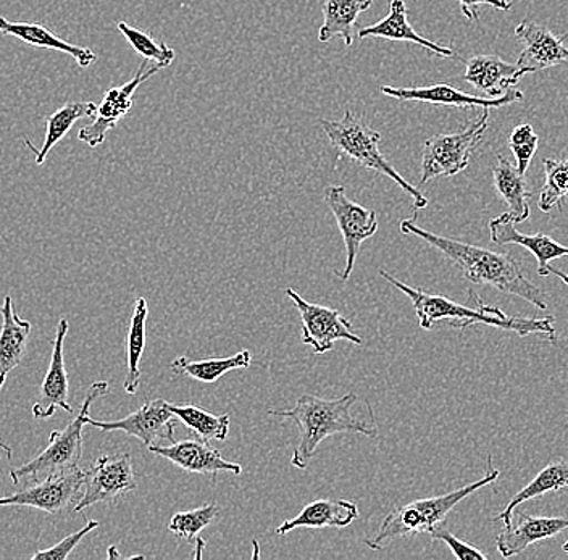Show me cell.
I'll use <instances>...</instances> for the list:
<instances>
[{
  "mask_svg": "<svg viewBox=\"0 0 568 560\" xmlns=\"http://www.w3.org/2000/svg\"><path fill=\"white\" fill-rule=\"evenodd\" d=\"M400 232L420 237L426 244L446 255L468 282L475 283V285L493 286L510 296L521 297L538 307L539 310H548V297L538 286L532 285L513 255L495 253V251L485 250L475 244L435 235V233L418 226L415 220H403Z\"/></svg>",
  "mask_w": 568,
  "mask_h": 560,
  "instance_id": "1",
  "label": "cell"
},
{
  "mask_svg": "<svg viewBox=\"0 0 568 560\" xmlns=\"http://www.w3.org/2000/svg\"><path fill=\"white\" fill-rule=\"evenodd\" d=\"M379 275L410 299L422 329H433L439 322L446 320L454 328L465 329L471 325L483 324L517 333L518 336L541 335L552 343L557 339L554 317H509L499 307L488 306L474 291H470L468 296H470L475 306L468 307L464 304L454 303L447 297L428 294L422 288H412L406 283L399 282L396 276L383 271V268L379 271Z\"/></svg>",
  "mask_w": 568,
  "mask_h": 560,
  "instance_id": "2",
  "label": "cell"
},
{
  "mask_svg": "<svg viewBox=\"0 0 568 560\" xmlns=\"http://www.w3.org/2000/svg\"><path fill=\"white\" fill-rule=\"evenodd\" d=\"M357 400L354 393H347L339 399L302 395L293 409L268 410V416L290 418L300 428V442L294 449L291 466L300 470L307 469L320 442L333 435L361 434L376 438L378 428L373 420L367 421L351 414Z\"/></svg>",
  "mask_w": 568,
  "mask_h": 560,
  "instance_id": "3",
  "label": "cell"
},
{
  "mask_svg": "<svg viewBox=\"0 0 568 560\" xmlns=\"http://www.w3.org/2000/svg\"><path fill=\"white\" fill-rule=\"evenodd\" d=\"M500 477V471L493 466V459H488V474L481 480L474 481L454 491L446 492L443 496H433V498L417 499L408 505L394 507L393 510L379 525L378 531L373 538H367L365 544L373 551L385 548L389 541L396 538L415 537V534H432L436 528L442 527L446 520L447 513L457 505H460L468 496L474 495L478 489L495 483Z\"/></svg>",
  "mask_w": 568,
  "mask_h": 560,
  "instance_id": "4",
  "label": "cell"
},
{
  "mask_svg": "<svg viewBox=\"0 0 568 560\" xmlns=\"http://www.w3.org/2000/svg\"><path fill=\"white\" fill-rule=\"evenodd\" d=\"M322 128L329 140V144L339 154L347 155L358 165L365 166V169L372 170L378 175L388 176L400 190L406 191L414 201L415 211H422L428 205L425 194L404 180L400 173L390 165L388 159L383 155L382 149H379L382 134L365 125L351 110H346L341 120H322Z\"/></svg>",
  "mask_w": 568,
  "mask_h": 560,
  "instance_id": "5",
  "label": "cell"
},
{
  "mask_svg": "<svg viewBox=\"0 0 568 560\" xmlns=\"http://www.w3.org/2000/svg\"><path fill=\"white\" fill-rule=\"evenodd\" d=\"M109 388V383L104 380L92 383L84 396L83 404H81L80 414L63 430L52 431L49 436L48 448L30 462L10 470L13 483L20 485L23 480L34 483L49 475L77 469L78 462L83 457V427L89 417V407L95 399L105 396Z\"/></svg>",
  "mask_w": 568,
  "mask_h": 560,
  "instance_id": "6",
  "label": "cell"
},
{
  "mask_svg": "<svg viewBox=\"0 0 568 560\" xmlns=\"http://www.w3.org/2000/svg\"><path fill=\"white\" fill-rule=\"evenodd\" d=\"M488 120L489 109H483L481 115L471 120L460 133L438 134L426 140L422 155L420 184L439 176H456L467 170L471 152L481 143L488 130Z\"/></svg>",
  "mask_w": 568,
  "mask_h": 560,
  "instance_id": "7",
  "label": "cell"
},
{
  "mask_svg": "<svg viewBox=\"0 0 568 560\" xmlns=\"http://www.w3.org/2000/svg\"><path fill=\"white\" fill-rule=\"evenodd\" d=\"M323 196L329 211L335 215L337 228L346 246V267L339 276L343 282H347L353 276L362 243L371 240L378 232V217L372 208L362 207L357 202L349 200L344 186H328Z\"/></svg>",
  "mask_w": 568,
  "mask_h": 560,
  "instance_id": "8",
  "label": "cell"
},
{
  "mask_svg": "<svg viewBox=\"0 0 568 560\" xmlns=\"http://www.w3.org/2000/svg\"><path fill=\"white\" fill-rule=\"evenodd\" d=\"M84 491L74 512L101 502H115L138 488L130 454H105L99 457L84 477Z\"/></svg>",
  "mask_w": 568,
  "mask_h": 560,
  "instance_id": "9",
  "label": "cell"
},
{
  "mask_svg": "<svg viewBox=\"0 0 568 560\" xmlns=\"http://www.w3.org/2000/svg\"><path fill=\"white\" fill-rule=\"evenodd\" d=\"M286 296L300 310L302 320V343L312 346L315 354L333 350L336 342H349L361 346V336L353 332V324L339 314V310L318 304L307 303L293 288L286 289Z\"/></svg>",
  "mask_w": 568,
  "mask_h": 560,
  "instance_id": "10",
  "label": "cell"
},
{
  "mask_svg": "<svg viewBox=\"0 0 568 560\" xmlns=\"http://www.w3.org/2000/svg\"><path fill=\"white\" fill-rule=\"evenodd\" d=\"M87 470L71 469L60 474L49 475L42 480L30 483V487L2 496L0 507H33L42 512L62 513L69 509L80 489L83 488Z\"/></svg>",
  "mask_w": 568,
  "mask_h": 560,
  "instance_id": "11",
  "label": "cell"
},
{
  "mask_svg": "<svg viewBox=\"0 0 568 560\" xmlns=\"http://www.w3.org/2000/svg\"><path fill=\"white\" fill-rule=\"evenodd\" d=\"M160 70H163L162 67L155 65V63L149 65L148 60H142L140 69H138L130 83L106 92L101 105H98V115L94 116V122L81 128L78 140L88 144L89 147H98V145L104 143L106 133L112 131L116 123L133 108L134 92L138 88L149 78L159 73Z\"/></svg>",
  "mask_w": 568,
  "mask_h": 560,
  "instance_id": "12",
  "label": "cell"
},
{
  "mask_svg": "<svg viewBox=\"0 0 568 560\" xmlns=\"http://www.w3.org/2000/svg\"><path fill=\"white\" fill-rule=\"evenodd\" d=\"M87 425L102 431H123L140 439L148 448L159 439L175 441L176 417L170 410V403L163 399L149 400L136 413L116 421H99L88 417Z\"/></svg>",
  "mask_w": 568,
  "mask_h": 560,
  "instance_id": "13",
  "label": "cell"
},
{
  "mask_svg": "<svg viewBox=\"0 0 568 560\" xmlns=\"http://www.w3.org/2000/svg\"><path fill=\"white\" fill-rule=\"evenodd\" d=\"M379 91L397 101L425 102V104L449 105V108L459 109H500L520 102L525 98L524 92L518 90H509L496 99L485 98V95L481 98V95L467 94V92L443 83L422 88L382 86Z\"/></svg>",
  "mask_w": 568,
  "mask_h": 560,
  "instance_id": "14",
  "label": "cell"
},
{
  "mask_svg": "<svg viewBox=\"0 0 568 560\" xmlns=\"http://www.w3.org/2000/svg\"><path fill=\"white\" fill-rule=\"evenodd\" d=\"M514 34L524 44V51L515 62L521 78L568 62V48L564 39L557 38L548 28L532 21H521Z\"/></svg>",
  "mask_w": 568,
  "mask_h": 560,
  "instance_id": "15",
  "label": "cell"
},
{
  "mask_svg": "<svg viewBox=\"0 0 568 560\" xmlns=\"http://www.w3.org/2000/svg\"><path fill=\"white\" fill-rule=\"evenodd\" d=\"M149 451L155 456L163 457L175 464L181 470L190 474L209 475L216 481V475L220 471H230V474H243V467L240 464L230 462L223 459L219 449L212 448L207 441L202 439H186V441H173L169 446H149Z\"/></svg>",
  "mask_w": 568,
  "mask_h": 560,
  "instance_id": "16",
  "label": "cell"
},
{
  "mask_svg": "<svg viewBox=\"0 0 568 560\" xmlns=\"http://www.w3.org/2000/svg\"><path fill=\"white\" fill-rule=\"evenodd\" d=\"M69 326L67 318H62L57 325L51 364H49L48 374H45L44 381H42L41 395L33 404V416L39 420H48V418L53 417L57 409L73 414V407L69 403V375H67L65 354H63Z\"/></svg>",
  "mask_w": 568,
  "mask_h": 560,
  "instance_id": "17",
  "label": "cell"
},
{
  "mask_svg": "<svg viewBox=\"0 0 568 560\" xmlns=\"http://www.w3.org/2000/svg\"><path fill=\"white\" fill-rule=\"evenodd\" d=\"M567 528L568 517H532L520 512L517 520L504 525L496 540L497 551L503 558H514L535 542L557 537Z\"/></svg>",
  "mask_w": 568,
  "mask_h": 560,
  "instance_id": "18",
  "label": "cell"
},
{
  "mask_svg": "<svg viewBox=\"0 0 568 560\" xmlns=\"http://www.w3.org/2000/svg\"><path fill=\"white\" fill-rule=\"evenodd\" d=\"M489 235L491 241L499 246L507 244H517V246L527 247L536 261H538V275L548 276L549 262L554 258L568 257V247L554 241L548 235L536 233V235H524L518 232L513 220L506 214L493 218L489 222Z\"/></svg>",
  "mask_w": 568,
  "mask_h": 560,
  "instance_id": "19",
  "label": "cell"
},
{
  "mask_svg": "<svg viewBox=\"0 0 568 560\" xmlns=\"http://www.w3.org/2000/svg\"><path fill=\"white\" fill-rule=\"evenodd\" d=\"M0 315H2V326H0V391H2L10 371L16 370L27 356L31 324L18 317L16 304L10 296L3 297Z\"/></svg>",
  "mask_w": 568,
  "mask_h": 560,
  "instance_id": "20",
  "label": "cell"
},
{
  "mask_svg": "<svg viewBox=\"0 0 568 560\" xmlns=\"http://www.w3.org/2000/svg\"><path fill=\"white\" fill-rule=\"evenodd\" d=\"M365 38H382L386 41H403L412 42V44L420 45L426 51L433 52L444 59L456 55L453 49L447 45L438 44V42L428 41V39L420 37L417 31L412 28L407 19V6L404 0H390L389 13L378 23L372 27L362 28L358 30V39Z\"/></svg>",
  "mask_w": 568,
  "mask_h": 560,
  "instance_id": "21",
  "label": "cell"
},
{
  "mask_svg": "<svg viewBox=\"0 0 568 560\" xmlns=\"http://www.w3.org/2000/svg\"><path fill=\"white\" fill-rule=\"evenodd\" d=\"M464 80L485 98L496 99L513 90L521 80L515 63L506 62L497 55H475L467 62Z\"/></svg>",
  "mask_w": 568,
  "mask_h": 560,
  "instance_id": "22",
  "label": "cell"
},
{
  "mask_svg": "<svg viewBox=\"0 0 568 560\" xmlns=\"http://www.w3.org/2000/svg\"><path fill=\"white\" fill-rule=\"evenodd\" d=\"M0 34L20 39L24 44L33 48L51 49V51L63 52V54L73 57L74 62L81 69H88L98 60L94 52L88 48H81L78 44L63 41L52 33L49 28L41 23H28V21H9L0 17Z\"/></svg>",
  "mask_w": 568,
  "mask_h": 560,
  "instance_id": "23",
  "label": "cell"
},
{
  "mask_svg": "<svg viewBox=\"0 0 568 560\" xmlns=\"http://www.w3.org/2000/svg\"><path fill=\"white\" fill-rule=\"evenodd\" d=\"M357 505L347 499H318L301 510L300 516L286 520L276 528L280 537L291 533L296 528H344L358 519Z\"/></svg>",
  "mask_w": 568,
  "mask_h": 560,
  "instance_id": "24",
  "label": "cell"
},
{
  "mask_svg": "<svg viewBox=\"0 0 568 560\" xmlns=\"http://www.w3.org/2000/svg\"><path fill=\"white\" fill-rule=\"evenodd\" d=\"M493 180H495L497 196L506 202L509 208L506 212L507 217L513 220L515 225L530 218L531 193L528 190L527 179L518 172L517 166L499 155L493 170Z\"/></svg>",
  "mask_w": 568,
  "mask_h": 560,
  "instance_id": "25",
  "label": "cell"
},
{
  "mask_svg": "<svg viewBox=\"0 0 568 560\" xmlns=\"http://www.w3.org/2000/svg\"><path fill=\"white\" fill-rule=\"evenodd\" d=\"M373 0H326L323 3V24L318 41L326 44L333 38H341L347 48L355 42V28L361 13L371 9Z\"/></svg>",
  "mask_w": 568,
  "mask_h": 560,
  "instance_id": "26",
  "label": "cell"
},
{
  "mask_svg": "<svg viewBox=\"0 0 568 560\" xmlns=\"http://www.w3.org/2000/svg\"><path fill=\"white\" fill-rule=\"evenodd\" d=\"M95 115H98V105L94 102H70L45 119V138L41 147H36L30 140H24V144L34 152L36 163L42 165L52 147H55L70 133L78 120L94 119Z\"/></svg>",
  "mask_w": 568,
  "mask_h": 560,
  "instance_id": "27",
  "label": "cell"
},
{
  "mask_svg": "<svg viewBox=\"0 0 568 560\" xmlns=\"http://www.w3.org/2000/svg\"><path fill=\"white\" fill-rule=\"evenodd\" d=\"M568 488V462L567 460L557 459L549 462L535 478L513 496L506 509L496 517L504 525L509 523L514 519L515 509L530 499L541 498L546 492L560 491Z\"/></svg>",
  "mask_w": 568,
  "mask_h": 560,
  "instance_id": "28",
  "label": "cell"
},
{
  "mask_svg": "<svg viewBox=\"0 0 568 560\" xmlns=\"http://www.w3.org/2000/svg\"><path fill=\"white\" fill-rule=\"evenodd\" d=\"M148 317V301L144 297H138L126 336V377H124L123 388L128 395H136L138 388H140L141 359L145 349Z\"/></svg>",
  "mask_w": 568,
  "mask_h": 560,
  "instance_id": "29",
  "label": "cell"
},
{
  "mask_svg": "<svg viewBox=\"0 0 568 560\" xmlns=\"http://www.w3.org/2000/svg\"><path fill=\"white\" fill-rule=\"evenodd\" d=\"M251 364L252 356L248 350H241V353L223 357V359L190 360L187 357L180 356L172 362V371L175 375H186L193 380L215 383L229 371L243 370V368L251 367Z\"/></svg>",
  "mask_w": 568,
  "mask_h": 560,
  "instance_id": "30",
  "label": "cell"
},
{
  "mask_svg": "<svg viewBox=\"0 0 568 560\" xmlns=\"http://www.w3.org/2000/svg\"><path fill=\"white\" fill-rule=\"evenodd\" d=\"M170 410L202 441H225L230 434V416H215L194 404H170Z\"/></svg>",
  "mask_w": 568,
  "mask_h": 560,
  "instance_id": "31",
  "label": "cell"
},
{
  "mask_svg": "<svg viewBox=\"0 0 568 560\" xmlns=\"http://www.w3.org/2000/svg\"><path fill=\"white\" fill-rule=\"evenodd\" d=\"M116 28H119L120 33L126 39L128 44H130L142 59L148 60V62H154L155 65H160L162 69L172 65L176 52L173 51L172 48H169L165 42L155 41L151 34L138 30V28L130 27V24L124 23V21H119Z\"/></svg>",
  "mask_w": 568,
  "mask_h": 560,
  "instance_id": "32",
  "label": "cell"
},
{
  "mask_svg": "<svg viewBox=\"0 0 568 560\" xmlns=\"http://www.w3.org/2000/svg\"><path fill=\"white\" fill-rule=\"evenodd\" d=\"M545 166V187L539 194V208L549 214L554 207H562V202L568 196V159L567 161H542Z\"/></svg>",
  "mask_w": 568,
  "mask_h": 560,
  "instance_id": "33",
  "label": "cell"
},
{
  "mask_svg": "<svg viewBox=\"0 0 568 560\" xmlns=\"http://www.w3.org/2000/svg\"><path fill=\"white\" fill-rule=\"evenodd\" d=\"M219 517V505L211 502V505L199 507V509L175 513L169 522V530L180 540L193 542L197 540L201 531Z\"/></svg>",
  "mask_w": 568,
  "mask_h": 560,
  "instance_id": "34",
  "label": "cell"
},
{
  "mask_svg": "<svg viewBox=\"0 0 568 560\" xmlns=\"http://www.w3.org/2000/svg\"><path fill=\"white\" fill-rule=\"evenodd\" d=\"M539 138L535 133L530 123L518 125L509 138V147L515 157V166L521 175L528 172L532 155L538 149Z\"/></svg>",
  "mask_w": 568,
  "mask_h": 560,
  "instance_id": "35",
  "label": "cell"
},
{
  "mask_svg": "<svg viewBox=\"0 0 568 560\" xmlns=\"http://www.w3.org/2000/svg\"><path fill=\"white\" fill-rule=\"evenodd\" d=\"M101 522L98 520H89L87 525H84L81 530H78L77 533H71L69 537L63 538L62 541L53 544L52 548L44 549V551H38L33 554V560H65L70 558L71 552L74 551V548H78L83 538L87 534L94 531L95 528H99Z\"/></svg>",
  "mask_w": 568,
  "mask_h": 560,
  "instance_id": "36",
  "label": "cell"
},
{
  "mask_svg": "<svg viewBox=\"0 0 568 560\" xmlns=\"http://www.w3.org/2000/svg\"><path fill=\"white\" fill-rule=\"evenodd\" d=\"M429 537L436 541L446 542L447 548L453 551V554L456 556L457 559L460 560H486L488 556L483 554L479 549L475 548V546L468 544V542L459 540L456 534L450 533V531L443 530L442 527L436 528Z\"/></svg>",
  "mask_w": 568,
  "mask_h": 560,
  "instance_id": "37",
  "label": "cell"
},
{
  "mask_svg": "<svg viewBox=\"0 0 568 560\" xmlns=\"http://www.w3.org/2000/svg\"><path fill=\"white\" fill-rule=\"evenodd\" d=\"M462 13L465 19L477 21L479 19V7L488 6L503 12H509L513 3L509 0H459Z\"/></svg>",
  "mask_w": 568,
  "mask_h": 560,
  "instance_id": "38",
  "label": "cell"
},
{
  "mask_svg": "<svg viewBox=\"0 0 568 560\" xmlns=\"http://www.w3.org/2000/svg\"><path fill=\"white\" fill-rule=\"evenodd\" d=\"M548 275L557 276V278L560 279V282L566 283L568 286V273H564L562 271H559V268L548 267Z\"/></svg>",
  "mask_w": 568,
  "mask_h": 560,
  "instance_id": "39",
  "label": "cell"
},
{
  "mask_svg": "<svg viewBox=\"0 0 568 560\" xmlns=\"http://www.w3.org/2000/svg\"><path fill=\"white\" fill-rule=\"evenodd\" d=\"M194 542H195L194 559L195 560L202 559V552H204V549H205V546H207V542L202 540V538H197V540H195Z\"/></svg>",
  "mask_w": 568,
  "mask_h": 560,
  "instance_id": "40",
  "label": "cell"
},
{
  "mask_svg": "<svg viewBox=\"0 0 568 560\" xmlns=\"http://www.w3.org/2000/svg\"><path fill=\"white\" fill-rule=\"evenodd\" d=\"M106 558L122 559V556H120V552L116 551V546H109V549H106Z\"/></svg>",
  "mask_w": 568,
  "mask_h": 560,
  "instance_id": "41",
  "label": "cell"
},
{
  "mask_svg": "<svg viewBox=\"0 0 568 560\" xmlns=\"http://www.w3.org/2000/svg\"><path fill=\"white\" fill-rule=\"evenodd\" d=\"M6 452V456L9 457V459H12L13 451L10 446H7L6 442L0 441V454Z\"/></svg>",
  "mask_w": 568,
  "mask_h": 560,
  "instance_id": "42",
  "label": "cell"
},
{
  "mask_svg": "<svg viewBox=\"0 0 568 560\" xmlns=\"http://www.w3.org/2000/svg\"><path fill=\"white\" fill-rule=\"evenodd\" d=\"M252 544H254V559H257L258 556H261V552H258V542L254 541Z\"/></svg>",
  "mask_w": 568,
  "mask_h": 560,
  "instance_id": "43",
  "label": "cell"
},
{
  "mask_svg": "<svg viewBox=\"0 0 568 560\" xmlns=\"http://www.w3.org/2000/svg\"><path fill=\"white\" fill-rule=\"evenodd\" d=\"M562 549H564V552H567V554H568V541L564 542Z\"/></svg>",
  "mask_w": 568,
  "mask_h": 560,
  "instance_id": "44",
  "label": "cell"
}]
</instances>
